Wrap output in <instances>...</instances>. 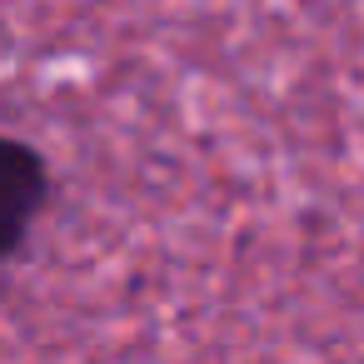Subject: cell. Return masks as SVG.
<instances>
[{"label": "cell", "instance_id": "6da1fadb", "mask_svg": "<svg viewBox=\"0 0 364 364\" xmlns=\"http://www.w3.org/2000/svg\"><path fill=\"white\" fill-rule=\"evenodd\" d=\"M46 200V175H41V160L11 140H0V255H6L36 220Z\"/></svg>", "mask_w": 364, "mask_h": 364}]
</instances>
